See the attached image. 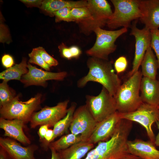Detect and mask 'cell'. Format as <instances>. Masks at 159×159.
<instances>
[{
    "label": "cell",
    "instance_id": "f1b7e54d",
    "mask_svg": "<svg viewBox=\"0 0 159 159\" xmlns=\"http://www.w3.org/2000/svg\"><path fill=\"white\" fill-rule=\"evenodd\" d=\"M151 41L150 46L154 51L158 64L159 71V30H151ZM158 80L159 81V72Z\"/></svg>",
    "mask_w": 159,
    "mask_h": 159
},
{
    "label": "cell",
    "instance_id": "2e32d148",
    "mask_svg": "<svg viewBox=\"0 0 159 159\" xmlns=\"http://www.w3.org/2000/svg\"><path fill=\"white\" fill-rule=\"evenodd\" d=\"M129 153L142 159H159V150L150 140L136 139L127 143Z\"/></svg>",
    "mask_w": 159,
    "mask_h": 159
},
{
    "label": "cell",
    "instance_id": "4dcf8cb0",
    "mask_svg": "<svg viewBox=\"0 0 159 159\" xmlns=\"http://www.w3.org/2000/svg\"><path fill=\"white\" fill-rule=\"evenodd\" d=\"M127 65V61L126 58L124 56L118 58L114 63L115 69L117 73L124 72Z\"/></svg>",
    "mask_w": 159,
    "mask_h": 159
},
{
    "label": "cell",
    "instance_id": "8fae6325",
    "mask_svg": "<svg viewBox=\"0 0 159 159\" xmlns=\"http://www.w3.org/2000/svg\"><path fill=\"white\" fill-rule=\"evenodd\" d=\"M138 20H135L130 27V35L134 36L135 38V51L132 66L128 76L130 77L138 71L143 59L145 53L150 47L151 41L150 30L145 27L139 29L137 27Z\"/></svg>",
    "mask_w": 159,
    "mask_h": 159
},
{
    "label": "cell",
    "instance_id": "277c9868",
    "mask_svg": "<svg viewBox=\"0 0 159 159\" xmlns=\"http://www.w3.org/2000/svg\"><path fill=\"white\" fill-rule=\"evenodd\" d=\"M127 31V28L123 27L114 31L107 30L100 27L94 30L96 35V39L93 46L86 51V53L91 57L106 60L109 55L116 49L115 44L116 40Z\"/></svg>",
    "mask_w": 159,
    "mask_h": 159
},
{
    "label": "cell",
    "instance_id": "7a4b0ae2",
    "mask_svg": "<svg viewBox=\"0 0 159 159\" xmlns=\"http://www.w3.org/2000/svg\"><path fill=\"white\" fill-rule=\"evenodd\" d=\"M142 76L141 72L138 70L120 86L114 97L119 112L134 111L143 103L140 94Z\"/></svg>",
    "mask_w": 159,
    "mask_h": 159
},
{
    "label": "cell",
    "instance_id": "60d3db41",
    "mask_svg": "<svg viewBox=\"0 0 159 159\" xmlns=\"http://www.w3.org/2000/svg\"><path fill=\"white\" fill-rule=\"evenodd\" d=\"M157 127L159 130V132L155 137L154 144L155 145L159 146V120L156 122Z\"/></svg>",
    "mask_w": 159,
    "mask_h": 159
},
{
    "label": "cell",
    "instance_id": "9a60e30c",
    "mask_svg": "<svg viewBox=\"0 0 159 159\" xmlns=\"http://www.w3.org/2000/svg\"><path fill=\"white\" fill-rule=\"evenodd\" d=\"M142 14L139 19L145 27L151 30L159 29V0H139Z\"/></svg>",
    "mask_w": 159,
    "mask_h": 159
},
{
    "label": "cell",
    "instance_id": "74e56055",
    "mask_svg": "<svg viewBox=\"0 0 159 159\" xmlns=\"http://www.w3.org/2000/svg\"><path fill=\"white\" fill-rule=\"evenodd\" d=\"M50 149L51 152V159H61L58 152L52 148Z\"/></svg>",
    "mask_w": 159,
    "mask_h": 159
},
{
    "label": "cell",
    "instance_id": "ffe728a7",
    "mask_svg": "<svg viewBox=\"0 0 159 159\" xmlns=\"http://www.w3.org/2000/svg\"><path fill=\"white\" fill-rule=\"evenodd\" d=\"M140 65L142 76L153 80H156L159 67L156 56L150 47L146 50Z\"/></svg>",
    "mask_w": 159,
    "mask_h": 159
},
{
    "label": "cell",
    "instance_id": "b9f144b4",
    "mask_svg": "<svg viewBox=\"0 0 159 159\" xmlns=\"http://www.w3.org/2000/svg\"><path fill=\"white\" fill-rule=\"evenodd\" d=\"M158 108L159 109V106L158 107Z\"/></svg>",
    "mask_w": 159,
    "mask_h": 159
},
{
    "label": "cell",
    "instance_id": "7402d4cb",
    "mask_svg": "<svg viewBox=\"0 0 159 159\" xmlns=\"http://www.w3.org/2000/svg\"><path fill=\"white\" fill-rule=\"evenodd\" d=\"M27 66L26 59L23 58L19 64H16L1 72L0 79L7 82L13 80L20 81L22 76L28 72Z\"/></svg>",
    "mask_w": 159,
    "mask_h": 159
},
{
    "label": "cell",
    "instance_id": "f35d334b",
    "mask_svg": "<svg viewBox=\"0 0 159 159\" xmlns=\"http://www.w3.org/2000/svg\"><path fill=\"white\" fill-rule=\"evenodd\" d=\"M0 159H11L6 152L1 148L0 149Z\"/></svg>",
    "mask_w": 159,
    "mask_h": 159
},
{
    "label": "cell",
    "instance_id": "8d00e7d4",
    "mask_svg": "<svg viewBox=\"0 0 159 159\" xmlns=\"http://www.w3.org/2000/svg\"><path fill=\"white\" fill-rule=\"evenodd\" d=\"M53 136V130L48 129L44 136V139L48 144L51 142Z\"/></svg>",
    "mask_w": 159,
    "mask_h": 159
},
{
    "label": "cell",
    "instance_id": "8992f818",
    "mask_svg": "<svg viewBox=\"0 0 159 159\" xmlns=\"http://www.w3.org/2000/svg\"><path fill=\"white\" fill-rule=\"evenodd\" d=\"M86 99L85 105L97 122L107 118L117 111L114 97L103 87L98 95H87Z\"/></svg>",
    "mask_w": 159,
    "mask_h": 159
},
{
    "label": "cell",
    "instance_id": "e575fe53",
    "mask_svg": "<svg viewBox=\"0 0 159 159\" xmlns=\"http://www.w3.org/2000/svg\"><path fill=\"white\" fill-rule=\"evenodd\" d=\"M48 125H41L39 130V135L40 139H43L44 138L45 135L48 130Z\"/></svg>",
    "mask_w": 159,
    "mask_h": 159
},
{
    "label": "cell",
    "instance_id": "5b68a950",
    "mask_svg": "<svg viewBox=\"0 0 159 159\" xmlns=\"http://www.w3.org/2000/svg\"><path fill=\"white\" fill-rule=\"evenodd\" d=\"M42 95L37 94L24 102L20 101L16 96L10 103L0 107L1 117L7 120L19 119L26 123L29 122L32 115L40 105Z\"/></svg>",
    "mask_w": 159,
    "mask_h": 159
},
{
    "label": "cell",
    "instance_id": "ba28073f",
    "mask_svg": "<svg viewBox=\"0 0 159 159\" xmlns=\"http://www.w3.org/2000/svg\"><path fill=\"white\" fill-rule=\"evenodd\" d=\"M87 6L90 11L92 19L80 27L82 32L88 34L96 28H101L107 24L113 12L110 4L106 0H87Z\"/></svg>",
    "mask_w": 159,
    "mask_h": 159
},
{
    "label": "cell",
    "instance_id": "9c48e42d",
    "mask_svg": "<svg viewBox=\"0 0 159 159\" xmlns=\"http://www.w3.org/2000/svg\"><path fill=\"white\" fill-rule=\"evenodd\" d=\"M69 102L68 100H66L54 106H46L39 111L34 112L29 121L31 128L43 125L54 126L66 115Z\"/></svg>",
    "mask_w": 159,
    "mask_h": 159
},
{
    "label": "cell",
    "instance_id": "44dd1931",
    "mask_svg": "<svg viewBox=\"0 0 159 159\" xmlns=\"http://www.w3.org/2000/svg\"><path fill=\"white\" fill-rule=\"evenodd\" d=\"M87 0L73 1L62 0H43L40 8L52 14L54 12L64 7L72 9L85 6H87Z\"/></svg>",
    "mask_w": 159,
    "mask_h": 159
},
{
    "label": "cell",
    "instance_id": "d4e9b609",
    "mask_svg": "<svg viewBox=\"0 0 159 159\" xmlns=\"http://www.w3.org/2000/svg\"><path fill=\"white\" fill-rule=\"evenodd\" d=\"M71 14L73 21L78 23L79 26L87 23L92 19L90 11L87 5L71 9Z\"/></svg>",
    "mask_w": 159,
    "mask_h": 159
},
{
    "label": "cell",
    "instance_id": "6da1fadb",
    "mask_svg": "<svg viewBox=\"0 0 159 159\" xmlns=\"http://www.w3.org/2000/svg\"><path fill=\"white\" fill-rule=\"evenodd\" d=\"M87 64L89 72L78 81L77 87H83L90 81L97 82L114 97L121 85V80L115 73L111 62L91 57L88 59Z\"/></svg>",
    "mask_w": 159,
    "mask_h": 159
},
{
    "label": "cell",
    "instance_id": "603a6c76",
    "mask_svg": "<svg viewBox=\"0 0 159 159\" xmlns=\"http://www.w3.org/2000/svg\"><path fill=\"white\" fill-rule=\"evenodd\" d=\"M76 106V103L72 102L70 107L68 108L66 116L53 126V136L51 142L57 137L65 133L69 128Z\"/></svg>",
    "mask_w": 159,
    "mask_h": 159
},
{
    "label": "cell",
    "instance_id": "e0dca14e",
    "mask_svg": "<svg viewBox=\"0 0 159 159\" xmlns=\"http://www.w3.org/2000/svg\"><path fill=\"white\" fill-rule=\"evenodd\" d=\"M25 123L20 120H10L0 118V128L4 130V136L16 140L23 144L29 145L30 141L23 130Z\"/></svg>",
    "mask_w": 159,
    "mask_h": 159
},
{
    "label": "cell",
    "instance_id": "7bdbcfd3",
    "mask_svg": "<svg viewBox=\"0 0 159 159\" xmlns=\"http://www.w3.org/2000/svg\"></svg>",
    "mask_w": 159,
    "mask_h": 159
},
{
    "label": "cell",
    "instance_id": "d6a6232c",
    "mask_svg": "<svg viewBox=\"0 0 159 159\" xmlns=\"http://www.w3.org/2000/svg\"><path fill=\"white\" fill-rule=\"evenodd\" d=\"M1 62L3 66L7 69L12 67L14 64L12 57L9 54H5L2 57Z\"/></svg>",
    "mask_w": 159,
    "mask_h": 159
},
{
    "label": "cell",
    "instance_id": "484cf974",
    "mask_svg": "<svg viewBox=\"0 0 159 159\" xmlns=\"http://www.w3.org/2000/svg\"><path fill=\"white\" fill-rule=\"evenodd\" d=\"M3 81L0 84V107L4 106L11 102L16 96L7 84Z\"/></svg>",
    "mask_w": 159,
    "mask_h": 159
},
{
    "label": "cell",
    "instance_id": "d6986e66",
    "mask_svg": "<svg viewBox=\"0 0 159 159\" xmlns=\"http://www.w3.org/2000/svg\"><path fill=\"white\" fill-rule=\"evenodd\" d=\"M94 144L81 141L58 152L61 159H81L94 147Z\"/></svg>",
    "mask_w": 159,
    "mask_h": 159
},
{
    "label": "cell",
    "instance_id": "7c38bea8",
    "mask_svg": "<svg viewBox=\"0 0 159 159\" xmlns=\"http://www.w3.org/2000/svg\"><path fill=\"white\" fill-rule=\"evenodd\" d=\"M28 72L23 75L20 81L25 86L32 85L46 86V81L50 80H61L67 76L65 72H53L37 68L29 63L27 64Z\"/></svg>",
    "mask_w": 159,
    "mask_h": 159
},
{
    "label": "cell",
    "instance_id": "f546056e",
    "mask_svg": "<svg viewBox=\"0 0 159 159\" xmlns=\"http://www.w3.org/2000/svg\"><path fill=\"white\" fill-rule=\"evenodd\" d=\"M36 49L44 61L50 67L58 64V61L49 54L42 47H39Z\"/></svg>",
    "mask_w": 159,
    "mask_h": 159
},
{
    "label": "cell",
    "instance_id": "d590c367",
    "mask_svg": "<svg viewBox=\"0 0 159 159\" xmlns=\"http://www.w3.org/2000/svg\"><path fill=\"white\" fill-rule=\"evenodd\" d=\"M70 47L72 50L73 58L79 57L81 53L80 49L76 46H72Z\"/></svg>",
    "mask_w": 159,
    "mask_h": 159
},
{
    "label": "cell",
    "instance_id": "ab89813d",
    "mask_svg": "<svg viewBox=\"0 0 159 159\" xmlns=\"http://www.w3.org/2000/svg\"><path fill=\"white\" fill-rule=\"evenodd\" d=\"M120 159H142L138 156L132 155L130 153H127L123 156Z\"/></svg>",
    "mask_w": 159,
    "mask_h": 159
},
{
    "label": "cell",
    "instance_id": "cb8c5ba5",
    "mask_svg": "<svg viewBox=\"0 0 159 159\" xmlns=\"http://www.w3.org/2000/svg\"><path fill=\"white\" fill-rule=\"evenodd\" d=\"M83 141L80 135L71 133L63 136L57 140L48 144L49 148H52L57 152L66 149L75 143Z\"/></svg>",
    "mask_w": 159,
    "mask_h": 159
},
{
    "label": "cell",
    "instance_id": "4316f807",
    "mask_svg": "<svg viewBox=\"0 0 159 159\" xmlns=\"http://www.w3.org/2000/svg\"><path fill=\"white\" fill-rule=\"evenodd\" d=\"M30 58L29 62L30 63L36 64L47 71L50 70V67L44 61L36 48L33 49L31 52L29 54Z\"/></svg>",
    "mask_w": 159,
    "mask_h": 159
},
{
    "label": "cell",
    "instance_id": "30bf717a",
    "mask_svg": "<svg viewBox=\"0 0 159 159\" xmlns=\"http://www.w3.org/2000/svg\"><path fill=\"white\" fill-rule=\"evenodd\" d=\"M97 123L85 105L76 109L69 129L71 133L80 135L83 141H88Z\"/></svg>",
    "mask_w": 159,
    "mask_h": 159
},
{
    "label": "cell",
    "instance_id": "1f68e13d",
    "mask_svg": "<svg viewBox=\"0 0 159 159\" xmlns=\"http://www.w3.org/2000/svg\"><path fill=\"white\" fill-rule=\"evenodd\" d=\"M59 48L63 57L68 59H70L73 58L70 47L68 48L64 43H62L59 46Z\"/></svg>",
    "mask_w": 159,
    "mask_h": 159
},
{
    "label": "cell",
    "instance_id": "5bb4252c",
    "mask_svg": "<svg viewBox=\"0 0 159 159\" xmlns=\"http://www.w3.org/2000/svg\"><path fill=\"white\" fill-rule=\"evenodd\" d=\"M0 146L11 159H35L34 153L37 149L36 145L23 147L14 139L1 137Z\"/></svg>",
    "mask_w": 159,
    "mask_h": 159
},
{
    "label": "cell",
    "instance_id": "83f0119b",
    "mask_svg": "<svg viewBox=\"0 0 159 159\" xmlns=\"http://www.w3.org/2000/svg\"><path fill=\"white\" fill-rule=\"evenodd\" d=\"M71 9L64 7L54 12L52 15L55 16V21L56 22L62 21L67 22L73 21L71 14Z\"/></svg>",
    "mask_w": 159,
    "mask_h": 159
},
{
    "label": "cell",
    "instance_id": "ac0fdd59",
    "mask_svg": "<svg viewBox=\"0 0 159 159\" xmlns=\"http://www.w3.org/2000/svg\"><path fill=\"white\" fill-rule=\"evenodd\" d=\"M140 91L143 102L157 107L159 106L158 80L143 77L140 83Z\"/></svg>",
    "mask_w": 159,
    "mask_h": 159
},
{
    "label": "cell",
    "instance_id": "4fadbf2b",
    "mask_svg": "<svg viewBox=\"0 0 159 159\" xmlns=\"http://www.w3.org/2000/svg\"><path fill=\"white\" fill-rule=\"evenodd\" d=\"M121 120L119 112L117 111L108 117L97 122L88 141L94 144L109 139L115 132Z\"/></svg>",
    "mask_w": 159,
    "mask_h": 159
},
{
    "label": "cell",
    "instance_id": "3957f363",
    "mask_svg": "<svg viewBox=\"0 0 159 159\" xmlns=\"http://www.w3.org/2000/svg\"><path fill=\"white\" fill-rule=\"evenodd\" d=\"M114 10L107 23L108 27L116 29L120 27L130 28L132 21L142 16L139 0H111Z\"/></svg>",
    "mask_w": 159,
    "mask_h": 159
},
{
    "label": "cell",
    "instance_id": "836d02e7",
    "mask_svg": "<svg viewBox=\"0 0 159 159\" xmlns=\"http://www.w3.org/2000/svg\"><path fill=\"white\" fill-rule=\"evenodd\" d=\"M20 1L29 7L35 6L39 7L41 6L43 0H21Z\"/></svg>",
    "mask_w": 159,
    "mask_h": 159
},
{
    "label": "cell",
    "instance_id": "52a82bcc",
    "mask_svg": "<svg viewBox=\"0 0 159 159\" xmlns=\"http://www.w3.org/2000/svg\"><path fill=\"white\" fill-rule=\"evenodd\" d=\"M121 119L137 122L145 129L150 140L154 144L155 136L152 128L155 122L159 120V109L157 107L143 102L132 112L119 113Z\"/></svg>",
    "mask_w": 159,
    "mask_h": 159
}]
</instances>
